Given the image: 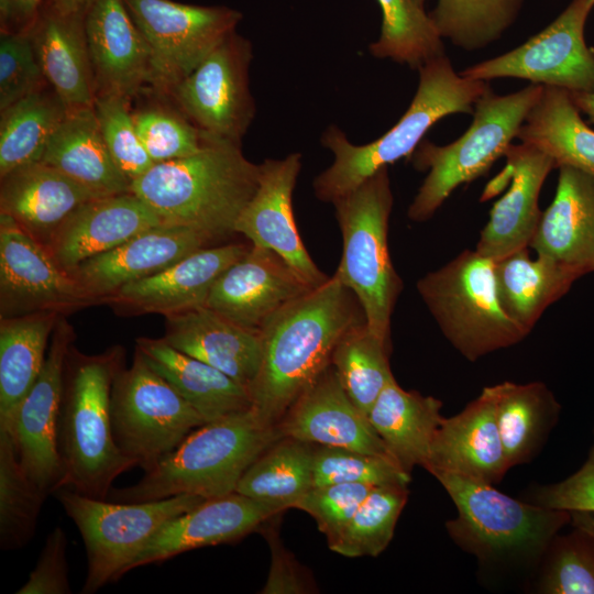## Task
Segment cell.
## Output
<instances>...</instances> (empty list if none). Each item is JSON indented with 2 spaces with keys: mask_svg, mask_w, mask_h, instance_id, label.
Here are the masks:
<instances>
[{
  "mask_svg": "<svg viewBox=\"0 0 594 594\" xmlns=\"http://www.w3.org/2000/svg\"><path fill=\"white\" fill-rule=\"evenodd\" d=\"M67 536L56 526L46 537L34 569L16 594H69Z\"/></svg>",
  "mask_w": 594,
  "mask_h": 594,
  "instance_id": "816d5d0a",
  "label": "cell"
},
{
  "mask_svg": "<svg viewBox=\"0 0 594 594\" xmlns=\"http://www.w3.org/2000/svg\"><path fill=\"white\" fill-rule=\"evenodd\" d=\"M407 497V485L375 486L342 530L328 540L330 550L349 558L381 554L393 539Z\"/></svg>",
  "mask_w": 594,
  "mask_h": 594,
  "instance_id": "7bdbcfd3",
  "label": "cell"
},
{
  "mask_svg": "<svg viewBox=\"0 0 594 594\" xmlns=\"http://www.w3.org/2000/svg\"><path fill=\"white\" fill-rule=\"evenodd\" d=\"M314 450L312 443L279 438L249 466L235 492L279 512L294 508L314 486Z\"/></svg>",
  "mask_w": 594,
  "mask_h": 594,
  "instance_id": "74e56055",
  "label": "cell"
},
{
  "mask_svg": "<svg viewBox=\"0 0 594 594\" xmlns=\"http://www.w3.org/2000/svg\"><path fill=\"white\" fill-rule=\"evenodd\" d=\"M426 469L488 484L509 470L495 418L490 386L453 417L444 418L432 440Z\"/></svg>",
  "mask_w": 594,
  "mask_h": 594,
  "instance_id": "484cf974",
  "label": "cell"
},
{
  "mask_svg": "<svg viewBox=\"0 0 594 594\" xmlns=\"http://www.w3.org/2000/svg\"><path fill=\"white\" fill-rule=\"evenodd\" d=\"M580 277L594 272V176L559 167L551 205L542 212L529 245Z\"/></svg>",
  "mask_w": 594,
  "mask_h": 594,
  "instance_id": "83f0119b",
  "label": "cell"
},
{
  "mask_svg": "<svg viewBox=\"0 0 594 594\" xmlns=\"http://www.w3.org/2000/svg\"><path fill=\"white\" fill-rule=\"evenodd\" d=\"M277 426L250 409L209 421L131 486L112 488L114 502L139 503L189 494L206 499L234 493L249 466L276 440Z\"/></svg>",
  "mask_w": 594,
  "mask_h": 594,
  "instance_id": "5b68a950",
  "label": "cell"
},
{
  "mask_svg": "<svg viewBox=\"0 0 594 594\" xmlns=\"http://www.w3.org/2000/svg\"><path fill=\"white\" fill-rule=\"evenodd\" d=\"M393 202L388 166L332 202L343 240L334 276L356 297L366 327L387 343L392 315L403 290L388 251Z\"/></svg>",
  "mask_w": 594,
  "mask_h": 594,
  "instance_id": "8992f818",
  "label": "cell"
},
{
  "mask_svg": "<svg viewBox=\"0 0 594 594\" xmlns=\"http://www.w3.org/2000/svg\"><path fill=\"white\" fill-rule=\"evenodd\" d=\"M374 487L360 483L312 486L294 508L309 514L328 541L342 530Z\"/></svg>",
  "mask_w": 594,
  "mask_h": 594,
  "instance_id": "f907efd6",
  "label": "cell"
},
{
  "mask_svg": "<svg viewBox=\"0 0 594 594\" xmlns=\"http://www.w3.org/2000/svg\"><path fill=\"white\" fill-rule=\"evenodd\" d=\"M47 84L26 32H3L0 37V111Z\"/></svg>",
  "mask_w": 594,
  "mask_h": 594,
  "instance_id": "681fc988",
  "label": "cell"
},
{
  "mask_svg": "<svg viewBox=\"0 0 594 594\" xmlns=\"http://www.w3.org/2000/svg\"><path fill=\"white\" fill-rule=\"evenodd\" d=\"M271 537V568L268 576L261 593L263 594H290L308 593L311 588L306 581L304 572L299 570L296 560L280 544L273 534Z\"/></svg>",
  "mask_w": 594,
  "mask_h": 594,
  "instance_id": "db71d44e",
  "label": "cell"
},
{
  "mask_svg": "<svg viewBox=\"0 0 594 594\" xmlns=\"http://www.w3.org/2000/svg\"><path fill=\"white\" fill-rule=\"evenodd\" d=\"M54 494L85 544L88 564L82 594H94L130 572L132 562L167 521L206 499L183 494L122 503L92 498L67 487Z\"/></svg>",
  "mask_w": 594,
  "mask_h": 594,
  "instance_id": "9c48e42d",
  "label": "cell"
},
{
  "mask_svg": "<svg viewBox=\"0 0 594 594\" xmlns=\"http://www.w3.org/2000/svg\"><path fill=\"white\" fill-rule=\"evenodd\" d=\"M47 495L24 471L11 433L0 429V547L21 549L33 538Z\"/></svg>",
  "mask_w": 594,
  "mask_h": 594,
  "instance_id": "60d3db41",
  "label": "cell"
},
{
  "mask_svg": "<svg viewBox=\"0 0 594 594\" xmlns=\"http://www.w3.org/2000/svg\"><path fill=\"white\" fill-rule=\"evenodd\" d=\"M260 164L241 144L210 138L197 153L154 164L130 191L164 223L193 229L210 242L235 233V223L258 185Z\"/></svg>",
  "mask_w": 594,
  "mask_h": 594,
  "instance_id": "7a4b0ae2",
  "label": "cell"
},
{
  "mask_svg": "<svg viewBox=\"0 0 594 594\" xmlns=\"http://www.w3.org/2000/svg\"><path fill=\"white\" fill-rule=\"evenodd\" d=\"M416 95L398 122L375 141L355 145L336 125L321 136L323 147L333 153V163L312 183L316 197L324 202L349 194L380 168L410 157L426 132L452 113H473L479 98L490 88L485 80L457 74L446 55L419 69Z\"/></svg>",
  "mask_w": 594,
  "mask_h": 594,
  "instance_id": "3957f363",
  "label": "cell"
},
{
  "mask_svg": "<svg viewBox=\"0 0 594 594\" xmlns=\"http://www.w3.org/2000/svg\"><path fill=\"white\" fill-rule=\"evenodd\" d=\"M40 162L61 170L99 196L130 191L131 183L112 160L94 108L67 112Z\"/></svg>",
  "mask_w": 594,
  "mask_h": 594,
  "instance_id": "d6a6232c",
  "label": "cell"
},
{
  "mask_svg": "<svg viewBox=\"0 0 594 594\" xmlns=\"http://www.w3.org/2000/svg\"><path fill=\"white\" fill-rule=\"evenodd\" d=\"M594 1V0H593Z\"/></svg>",
  "mask_w": 594,
  "mask_h": 594,
  "instance_id": "91938a15",
  "label": "cell"
},
{
  "mask_svg": "<svg viewBox=\"0 0 594 594\" xmlns=\"http://www.w3.org/2000/svg\"><path fill=\"white\" fill-rule=\"evenodd\" d=\"M209 242L193 229L163 223L84 261L68 273L95 301H103L123 285L155 275Z\"/></svg>",
  "mask_w": 594,
  "mask_h": 594,
  "instance_id": "7402d4cb",
  "label": "cell"
},
{
  "mask_svg": "<svg viewBox=\"0 0 594 594\" xmlns=\"http://www.w3.org/2000/svg\"><path fill=\"white\" fill-rule=\"evenodd\" d=\"M99 196L61 170L35 162L1 177L0 213L42 244L81 205Z\"/></svg>",
  "mask_w": 594,
  "mask_h": 594,
  "instance_id": "f546056e",
  "label": "cell"
},
{
  "mask_svg": "<svg viewBox=\"0 0 594 594\" xmlns=\"http://www.w3.org/2000/svg\"><path fill=\"white\" fill-rule=\"evenodd\" d=\"M279 513L237 492L205 499L167 521L139 553L130 571L194 549L237 541Z\"/></svg>",
  "mask_w": 594,
  "mask_h": 594,
  "instance_id": "ffe728a7",
  "label": "cell"
},
{
  "mask_svg": "<svg viewBox=\"0 0 594 594\" xmlns=\"http://www.w3.org/2000/svg\"><path fill=\"white\" fill-rule=\"evenodd\" d=\"M42 0H0L1 31L25 32L40 12Z\"/></svg>",
  "mask_w": 594,
  "mask_h": 594,
  "instance_id": "11a10c76",
  "label": "cell"
},
{
  "mask_svg": "<svg viewBox=\"0 0 594 594\" xmlns=\"http://www.w3.org/2000/svg\"><path fill=\"white\" fill-rule=\"evenodd\" d=\"M85 32L96 96L130 100L150 84L148 45L123 0H95L85 14Z\"/></svg>",
  "mask_w": 594,
  "mask_h": 594,
  "instance_id": "44dd1931",
  "label": "cell"
},
{
  "mask_svg": "<svg viewBox=\"0 0 594 594\" xmlns=\"http://www.w3.org/2000/svg\"><path fill=\"white\" fill-rule=\"evenodd\" d=\"M433 476L458 509L447 522L449 535L481 559L536 554L571 519L569 512L517 501L485 482L452 473Z\"/></svg>",
  "mask_w": 594,
  "mask_h": 594,
  "instance_id": "30bf717a",
  "label": "cell"
},
{
  "mask_svg": "<svg viewBox=\"0 0 594 594\" xmlns=\"http://www.w3.org/2000/svg\"><path fill=\"white\" fill-rule=\"evenodd\" d=\"M163 223L157 213L131 191L98 197L77 208L44 245L57 264L69 272L84 261Z\"/></svg>",
  "mask_w": 594,
  "mask_h": 594,
  "instance_id": "cb8c5ba5",
  "label": "cell"
},
{
  "mask_svg": "<svg viewBox=\"0 0 594 594\" xmlns=\"http://www.w3.org/2000/svg\"><path fill=\"white\" fill-rule=\"evenodd\" d=\"M312 482L314 486L336 483L408 485L410 474L388 455L315 444Z\"/></svg>",
  "mask_w": 594,
  "mask_h": 594,
  "instance_id": "f6af8a7d",
  "label": "cell"
},
{
  "mask_svg": "<svg viewBox=\"0 0 594 594\" xmlns=\"http://www.w3.org/2000/svg\"><path fill=\"white\" fill-rule=\"evenodd\" d=\"M133 117L139 138L154 164L193 155L210 139L182 112L147 108Z\"/></svg>",
  "mask_w": 594,
  "mask_h": 594,
  "instance_id": "c3c4849f",
  "label": "cell"
},
{
  "mask_svg": "<svg viewBox=\"0 0 594 594\" xmlns=\"http://www.w3.org/2000/svg\"><path fill=\"white\" fill-rule=\"evenodd\" d=\"M94 109L112 160L132 183L154 163L139 138L129 99L114 95L96 96Z\"/></svg>",
  "mask_w": 594,
  "mask_h": 594,
  "instance_id": "7dc6e473",
  "label": "cell"
},
{
  "mask_svg": "<svg viewBox=\"0 0 594 594\" xmlns=\"http://www.w3.org/2000/svg\"><path fill=\"white\" fill-rule=\"evenodd\" d=\"M301 168L300 153L260 164L258 185L235 223V233L278 254L309 286L329 279L306 250L294 217L293 193Z\"/></svg>",
  "mask_w": 594,
  "mask_h": 594,
  "instance_id": "e0dca14e",
  "label": "cell"
},
{
  "mask_svg": "<svg viewBox=\"0 0 594 594\" xmlns=\"http://www.w3.org/2000/svg\"><path fill=\"white\" fill-rule=\"evenodd\" d=\"M494 265L475 250H465L417 282V292L443 336L472 362L528 336L499 302Z\"/></svg>",
  "mask_w": 594,
  "mask_h": 594,
  "instance_id": "ba28073f",
  "label": "cell"
},
{
  "mask_svg": "<svg viewBox=\"0 0 594 594\" xmlns=\"http://www.w3.org/2000/svg\"><path fill=\"white\" fill-rule=\"evenodd\" d=\"M58 312L44 311L1 318L0 324V428L12 417L36 381Z\"/></svg>",
  "mask_w": 594,
  "mask_h": 594,
  "instance_id": "8d00e7d4",
  "label": "cell"
},
{
  "mask_svg": "<svg viewBox=\"0 0 594 594\" xmlns=\"http://www.w3.org/2000/svg\"><path fill=\"white\" fill-rule=\"evenodd\" d=\"M531 503L569 513H594V441L586 461L575 473L562 482L536 488Z\"/></svg>",
  "mask_w": 594,
  "mask_h": 594,
  "instance_id": "f5cc1de1",
  "label": "cell"
},
{
  "mask_svg": "<svg viewBox=\"0 0 594 594\" xmlns=\"http://www.w3.org/2000/svg\"><path fill=\"white\" fill-rule=\"evenodd\" d=\"M516 138L549 155L558 168L571 166L594 176V131L566 89L543 86Z\"/></svg>",
  "mask_w": 594,
  "mask_h": 594,
  "instance_id": "e575fe53",
  "label": "cell"
},
{
  "mask_svg": "<svg viewBox=\"0 0 594 594\" xmlns=\"http://www.w3.org/2000/svg\"><path fill=\"white\" fill-rule=\"evenodd\" d=\"M25 32L47 84L67 112L94 108L96 89L85 14L62 13L47 4Z\"/></svg>",
  "mask_w": 594,
  "mask_h": 594,
  "instance_id": "f1b7e54d",
  "label": "cell"
},
{
  "mask_svg": "<svg viewBox=\"0 0 594 594\" xmlns=\"http://www.w3.org/2000/svg\"><path fill=\"white\" fill-rule=\"evenodd\" d=\"M73 328L58 319L43 367L6 428L29 477L48 496L58 490L62 465L57 446L58 418Z\"/></svg>",
  "mask_w": 594,
  "mask_h": 594,
  "instance_id": "9a60e30c",
  "label": "cell"
},
{
  "mask_svg": "<svg viewBox=\"0 0 594 594\" xmlns=\"http://www.w3.org/2000/svg\"><path fill=\"white\" fill-rule=\"evenodd\" d=\"M508 469L528 462L541 448L561 409L540 382L490 386Z\"/></svg>",
  "mask_w": 594,
  "mask_h": 594,
  "instance_id": "d590c367",
  "label": "cell"
},
{
  "mask_svg": "<svg viewBox=\"0 0 594 594\" xmlns=\"http://www.w3.org/2000/svg\"><path fill=\"white\" fill-rule=\"evenodd\" d=\"M442 403L402 388L395 377L377 396L367 417L389 455L407 473L425 468L430 447L443 421Z\"/></svg>",
  "mask_w": 594,
  "mask_h": 594,
  "instance_id": "1f68e13d",
  "label": "cell"
},
{
  "mask_svg": "<svg viewBox=\"0 0 594 594\" xmlns=\"http://www.w3.org/2000/svg\"><path fill=\"white\" fill-rule=\"evenodd\" d=\"M95 300L13 218L0 213L1 318L63 312Z\"/></svg>",
  "mask_w": 594,
  "mask_h": 594,
  "instance_id": "2e32d148",
  "label": "cell"
},
{
  "mask_svg": "<svg viewBox=\"0 0 594 594\" xmlns=\"http://www.w3.org/2000/svg\"><path fill=\"white\" fill-rule=\"evenodd\" d=\"M383 14L380 38L369 47L377 58H391L419 69L444 55L441 36L424 7L413 0H377Z\"/></svg>",
  "mask_w": 594,
  "mask_h": 594,
  "instance_id": "b9f144b4",
  "label": "cell"
},
{
  "mask_svg": "<svg viewBox=\"0 0 594 594\" xmlns=\"http://www.w3.org/2000/svg\"><path fill=\"white\" fill-rule=\"evenodd\" d=\"M252 58L251 42L233 32L169 91L207 136L241 144L255 114L249 87Z\"/></svg>",
  "mask_w": 594,
  "mask_h": 594,
  "instance_id": "4fadbf2b",
  "label": "cell"
},
{
  "mask_svg": "<svg viewBox=\"0 0 594 594\" xmlns=\"http://www.w3.org/2000/svg\"><path fill=\"white\" fill-rule=\"evenodd\" d=\"M540 590L548 594H594V531L579 526L551 541Z\"/></svg>",
  "mask_w": 594,
  "mask_h": 594,
  "instance_id": "bcb514c9",
  "label": "cell"
},
{
  "mask_svg": "<svg viewBox=\"0 0 594 594\" xmlns=\"http://www.w3.org/2000/svg\"><path fill=\"white\" fill-rule=\"evenodd\" d=\"M571 98L579 111L585 113L594 123V91L570 92Z\"/></svg>",
  "mask_w": 594,
  "mask_h": 594,
  "instance_id": "6f0895ef",
  "label": "cell"
},
{
  "mask_svg": "<svg viewBox=\"0 0 594 594\" xmlns=\"http://www.w3.org/2000/svg\"><path fill=\"white\" fill-rule=\"evenodd\" d=\"M391 343L374 334L365 322L350 328L337 343L331 365L352 402L367 415L380 393L394 378Z\"/></svg>",
  "mask_w": 594,
  "mask_h": 594,
  "instance_id": "ab89813d",
  "label": "cell"
},
{
  "mask_svg": "<svg viewBox=\"0 0 594 594\" xmlns=\"http://www.w3.org/2000/svg\"><path fill=\"white\" fill-rule=\"evenodd\" d=\"M417 6L424 7L425 0H413Z\"/></svg>",
  "mask_w": 594,
  "mask_h": 594,
  "instance_id": "680465c9",
  "label": "cell"
},
{
  "mask_svg": "<svg viewBox=\"0 0 594 594\" xmlns=\"http://www.w3.org/2000/svg\"><path fill=\"white\" fill-rule=\"evenodd\" d=\"M312 288L278 254L252 244L218 277L205 306L260 331L270 317Z\"/></svg>",
  "mask_w": 594,
  "mask_h": 594,
  "instance_id": "ac0fdd59",
  "label": "cell"
},
{
  "mask_svg": "<svg viewBox=\"0 0 594 594\" xmlns=\"http://www.w3.org/2000/svg\"><path fill=\"white\" fill-rule=\"evenodd\" d=\"M593 7V0H572L551 24L522 45L460 75L485 81L514 77L570 92L594 91V50L584 40L585 21Z\"/></svg>",
  "mask_w": 594,
  "mask_h": 594,
  "instance_id": "5bb4252c",
  "label": "cell"
},
{
  "mask_svg": "<svg viewBox=\"0 0 594 594\" xmlns=\"http://www.w3.org/2000/svg\"><path fill=\"white\" fill-rule=\"evenodd\" d=\"M150 50V84L170 91L216 50L242 19L228 7L172 0H123Z\"/></svg>",
  "mask_w": 594,
  "mask_h": 594,
  "instance_id": "7c38bea8",
  "label": "cell"
},
{
  "mask_svg": "<svg viewBox=\"0 0 594 594\" xmlns=\"http://www.w3.org/2000/svg\"><path fill=\"white\" fill-rule=\"evenodd\" d=\"M249 249L241 243L199 249L155 275L123 285L103 301L165 317L205 306L218 277Z\"/></svg>",
  "mask_w": 594,
  "mask_h": 594,
  "instance_id": "d4e9b609",
  "label": "cell"
},
{
  "mask_svg": "<svg viewBox=\"0 0 594 594\" xmlns=\"http://www.w3.org/2000/svg\"><path fill=\"white\" fill-rule=\"evenodd\" d=\"M520 6L521 0H438L429 16L441 37L475 51L498 40Z\"/></svg>",
  "mask_w": 594,
  "mask_h": 594,
  "instance_id": "ee69618b",
  "label": "cell"
},
{
  "mask_svg": "<svg viewBox=\"0 0 594 594\" xmlns=\"http://www.w3.org/2000/svg\"><path fill=\"white\" fill-rule=\"evenodd\" d=\"M542 89L530 84L498 96L490 87L475 102L473 121L462 136L444 146L421 141L410 156L413 165L428 175L408 208V218L430 219L457 187L486 174L505 155Z\"/></svg>",
  "mask_w": 594,
  "mask_h": 594,
  "instance_id": "52a82bcc",
  "label": "cell"
},
{
  "mask_svg": "<svg viewBox=\"0 0 594 594\" xmlns=\"http://www.w3.org/2000/svg\"><path fill=\"white\" fill-rule=\"evenodd\" d=\"M361 322H365L361 305L334 275L270 317L260 330L262 360L250 389L257 416L277 426L331 363L342 336Z\"/></svg>",
  "mask_w": 594,
  "mask_h": 594,
  "instance_id": "6da1fadb",
  "label": "cell"
},
{
  "mask_svg": "<svg viewBox=\"0 0 594 594\" xmlns=\"http://www.w3.org/2000/svg\"><path fill=\"white\" fill-rule=\"evenodd\" d=\"M121 352L84 355L69 350L58 418L62 465L58 490L107 499L113 482L135 463L118 448L111 424V391Z\"/></svg>",
  "mask_w": 594,
  "mask_h": 594,
  "instance_id": "277c9868",
  "label": "cell"
},
{
  "mask_svg": "<svg viewBox=\"0 0 594 594\" xmlns=\"http://www.w3.org/2000/svg\"><path fill=\"white\" fill-rule=\"evenodd\" d=\"M494 272L504 311L527 334L546 309L581 278L572 270L547 256L531 258L528 248L496 261Z\"/></svg>",
  "mask_w": 594,
  "mask_h": 594,
  "instance_id": "836d02e7",
  "label": "cell"
},
{
  "mask_svg": "<svg viewBox=\"0 0 594 594\" xmlns=\"http://www.w3.org/2000/svg\"><path fill=\"white\" fill-rule=\"evenodd\" d=\"M277 427L283 437L316 446L391 457L367 415L344 391L331 363L298 396Z\"/></svg>",
  "mask_w": 594,
  "mask_h": 594,
  "instance_id": "d6986e66",
  "label": "cell"
},
{
  "mask_svg": "<svg viewBox=\"0 0 594 594\" xmlns=\"http://www.w3.org/2000/svg\"><path fill=\"white\" fill-rule=\"evenodd\" d=\"M504 156L506 166L498 176L510 179V186L494 204L475 248L495 262L530 245L542 216L540 190L556 168L549 155L524 143L510 144Z\"/></svg>",
  "mask_w": 594,
  "mask_h": 594,
  "instance_id": "603a6c76",
  "label": "cell"
},
{
  "mask_svg": "<svg viewBox=\"0 0 594 594\" xmlns=\"http://www.w3.org/2000/svg\"><path fill=\"white\" fill-rule=\"evenodd\" d=\"M94 1L95 0H50L48 4L62 13L86 14Z\"/></svg>",
  "mask_w": 594,
  "mask_h": 594,
  "instance_id": "9f6ffc18",
  "label": "cell"
},
{
  "mask_svg": "<svg viewBox=\"0 0 594 594\" xmlns=\"http://www.w3.org/2000/svg\"><path fill=\"white\" fill-rule=\"evenodd\" d=\"M138 351L206 422L252 407L249 391L219 370L169 345L163 338H139Z\"/></svg>",
  "mask_w": 594,
  "mask_h": 594,
  "instance_id": "4dcf8cb0",
  "label": "cell"
},
{
  "mask_svg": "<svg viewBox=\"0 0 594 594\" xmlns=\"http://www.w3.org/2000/svg\"><path fill=\"white\" fill-rule=\"evenodd\" d=\"M110 411L118 448L144 472L206 424L136 349L131 366L113 380Z\"/></svg>",
  "mask_w": 594,
  "mask_h": 594,
  "instance_id": "8fae6325",
  "label": "cell"
},
{
  "mask_svg": "<svg viewBox=\"0 0 594 594\" xmlns=\"http://www.w3.org/2000/svg\"><path fill=\"white\" fill-rule=\"evenodd\" d=\"M67 113L55 91L45 88L1 111L0 177L42 160Z\"/></svg>",
  "mask_w": 594,
  "mask_h": 594,
  "instance_id": "f35d334b",
  "label": "cell"
},
{
  "mask_svg": "<svg viewBox=\"0 0 594 594\" xmlns=\"http://www.w3.org/2000/svg\"><path fill=\"white\" fill-rule=\"evenodd\" d=\"M163 339L178 351L224 373L250 393L262 360L260 331L239 326L201 306L167 316Z\"/></svg>",
  "mask_w": 594,
  "mask_h": 594,
  "instance_id": "4316f807",
  "label": "cell"
}]
</instances>
